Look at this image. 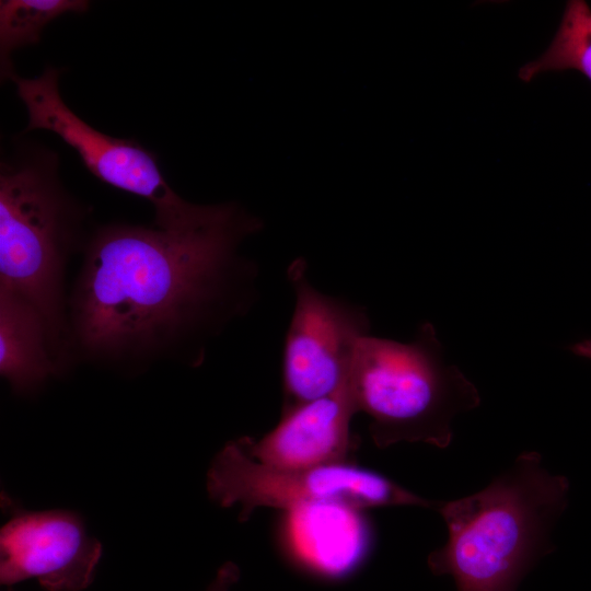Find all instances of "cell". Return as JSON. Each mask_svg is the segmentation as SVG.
<instances>
[{
    "instance_id": "cell-1",
    "label": "cell",
    "mask_w": 591,
    "mask_h": 591,
    "mask_svg": "<svg viewBox=\"0 0 591 591\" xmlns=\"http://www.w3.org/2000/svg\"><path fill=\"white\" fill-rule=\"evenodd\" d=\"M260 228L233 202L185 231L97 228L68 296L72 364L127 373L200 364L209 340L248 306L255 268L239 248Z\"/></svg>"
},
{
    "instance_id": "cell-2",
    "label": "cell",
    "mask_w": 591,
    "mask_h": 591,
    "mask_svg": "<svg viewBox=\"0 0 591 591\" xmlns=\"http://www.w3.org/2000/svg\"><path fill=\"white\" fill-rule=\"evenodd\" d=\"M568 479L552 475L534 451L471 496L439 502L445 544L428 555L436 576L457 591H515L536 561L553 551L549 533L567 506Z\"/></svg>"
},
{
    "instance_id": "cell-3",
    "label": "cell",
    "mask_w": 591,
    "mask_h": 591,
    "mask_svg": "<svg viewBox=\"0 0 591 591\" xmlns=\"http://www.w3.org/2000/svg\"><path fill=\"white\" fill-rule=\"evenodd\" d=\"M55 154L34 153L0 171V289L31 303L44 320L59 375L72 367L65 274L83 250L85 212L61 187Z\"/></svg>"
},
{
    "instance_id": "cell-4",
    "label": "cell",
    "mask_w": 591,
    "mask_h": 591,
    "mask_svg": "<svg viewBox=\"0 0 591 591\" xmlns=\"http://www.w3.org/2000/svg\"><path fill=\"white\" fill-rule=\"evenodd\" d=\"M348 385L357 412L370 417V436L380 449L402 441L444 449L453 437L454 416L480 403L474 384L443 362L430 323H424L407 344L362 337Z\"/></svg>"
},
{
    "instance_id": "cell-5",
    "label": "cell",
    "mask_w": 591,
    "mask_h": 591,
    "mask_svg": "<svg viewBox=\"0 0 591 591\" xmlns=\"http://www.w3.org/2000/svg\"><path fill=\"white\" fill-rule=\"evenodd\" d=\"M211 500L222 508L239 505L246 521L264 507L290 510L309 503H340L358 510L393 506L437 509L430 501L383 474L354 462L308 468H281L253 459L239 438L215 455L206 475Z\"/></svg>"
},
{
    "instance_id": "cell-6",
    "label": "cell",
    "mask_w": 591,
    "mask_h": 591,
    "mask_svg": "<svg viewBox=\"0 0 591 591\" xmlns=\"http://www.w3.org/2000/svg\"><path fill=\"white\" fill-rule=\"evenodd\" d=\"M16 93L28 114L25 131L44 129L57 135L102 182L147 199L154 209V227L185 231L211 219L218 205H196L179 197L166 183L155 155L134 140L97 131L62 100L59 70L47 67L36 78L14 76Z\"/></svg>"
},
{
    "instance_id": "cell-7",
    "label": "cell",
    "mask_w": 591,
    "mask_h": 591,
    "mask_svg": "<svg viewBox=\"0 0 591 591\" xmlns=\"http://www.w3.org/2000/svg\"><path fill=\"white\" fill-rule=\"evenodd\" d=\"M294 309L282 352V413L336 393L348 381L359 341L369 335L363 306L318 291L303 258L287 268Z\"/></svg>"
},
{
    "instance_id": "cell-8",
    "label": "cell",
    "mask_w": 591,
    "mask_h": 591,
    "mask_svg": "<svg viewBox=\"0 0 591 591\" xmlns=\"http://www.w3.org/2000/svg\"><path fill=\"white\" fill-rule=\"evenodd\" d=\"M102 553L79 513L12 507L0 530V582L35 579L47 591H82L92 583Z\"/></svg>"
},
{
    "instance_id": "cell-9",
    "label": "cell",
    "mask_w": 591,
    "mask_h": 591,
    "mask_svg": "<svg viewBox=\"0 0 591 591\" xmlns=\"http://www.w3.org/2000/svg\"><path fill=\"white\" fill-rule=\"evenodd\" d=\"M357 409L347 383L336 393L286 413L259 440H239L256 461L281 468H308L352 462L357 448L350 422Z\"/></svg>"
},
{
    "instance_id": "cell-10",
    "label": "cell",
    "mask_w": 591,
    "mask_h": 591,
    "mask_svg": "<svg viewBox=\"0 0 591 591\" xmlns=\"http://www.w3.org/2000/svg\"><path fill=\"white\" fill-rule=\"evenodd\" d=\"M0 374L18 395L37 393L59 372L38 311L23 298L0 289Z\"/></svg>"
},
{
    "instance_id": "cell-11",
    "label": "cell",
    "mask_w": 591,
    "mask_h": 591,
    "mask_svg": "<svg viewBox=\"0 0 591 591\" xmlns=\"http://www.w3.org/2000/svg\"><path fill=\"white\" fill-rule=\"evenodd\" d=\"M85 0H2L0 2L1 77L12 79V53L39 42L44 28L67 13H84Z\"/></svg>"
},
{
    "instance_id": "cell-12",
    "label": "cell",
    "mask_w": 591,
    "mask_h": 591,
    "mask_svg": "<svg viewBox=\"0 0 591 591\" xmlns=\"http://www.w3.org/2000/svg\"><path fill=\"white\" fill-rule=\"evenodd\" d=\"M573 69L591 81V8L583 0L567 2L556 35L537 59L519 70L528 82L546 71Z\"/></svg>"
},
{
    "instance_id": "cell-13",
    "label": "cell",
    "mask_w": 591,
    "mask_h": 591,
    "mask_svg": "<svg viewBox=\"0 0 591 591\" xmlns=\"http://www.w3.org/2000/svg\"><path fill=\"white\" fill-rule=\"evenodd\" d=\"M239 578V567L232 561H227L218 570L216 578L206 591H229L237 582Z\"/></svg>"
},
{
    "instance_id": "cell-14",
    "label": "cell",
    "mask_w": 591,
    "mask_h": 591,
    "mask_svg": "<svg viewBox=\"0 0 591 591\" xmlns=\"http://www.w3.org/2000/svg\"><path fill=\"white\" fill-rule=\"evenodd\" d=\"M571 351L577 356L591 359V339H584L576 343L570 347Z\"/></svg>"
}]
</instances>
